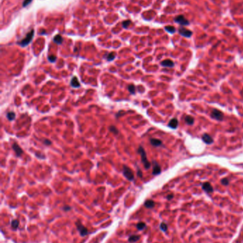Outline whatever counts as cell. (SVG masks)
Returning <instances> with one entry per match:
<instances>
[{"label":"cell","instance_id":"obj_7","mask_svg":"<svg viewBox=\"0 0 243 243\" xmlns=\"http://www.w3.org/2000/svg\"><path fill=\"white\" fill-rule=\"evenodd\" d=\"M178 32H179V34H180L182 36L186 37V38H190L193 35V32L190 30L186 28H185V27H182V26L179 28Z\"/></svg>","mask_w":243,"mask_h":243},{"label":"cell","instance_id":"obj_25","mask_svg":"<svg viewBox=\"0 0 243 243\" xmlns=\"http://www.w3.org/2000/svg\"><path fill=\"white\" fill-rule=\"evenodd\" d=\"M115 53H113V52H111V53H110V54H108L106 59H107V61H113V60L115 58Z\"/></svg>","mask_w":243,"mask_h":243},{"label":"cell","instance_id":"obj_11","mask_svg":"<svg viewBox=\"0 0 243 243\" xmlns=\"http://www.w3.org/2000/svg\"><path fill=\"white\" fill-rule=\"evenodd\" d=\"M161 66L163 67H168V68H173L174 66V63L170 59H167V60H164L161 62Z\"/></svg>","mask_w":243,"mask_h":243},{"label":"cell","instance_id":"obj_8","mask_svg":"<svg viewBox=\"0 0 243 243\" xmlns=\"http://www.w3.org/2000/svg\"><path fill=\"white\" fill-rule=\"evenodd\" d=\"M12 149L14 150V151L15 152L16 156H20L22 154H23V150L21 149L19 145L17 143H14L12 144Z\"/></svg>","mask_w":243,"mask_h":243},{"label":"cell","instance_id":"obj_6","mask_svg":"<svg viewBox=\"0 0 243 243\" xmlns=\"http://www.w3.org/2000/svg\"><path fill=\"white\" fill-rule=\"evenodd\" d=\"M76 227H77V230H79V232L81 236L84 237L88 235V229H87L86 227H84V226L81 224V223L80 221H77V222L76 223Z\"/></svg>","mask_w":243,"mask_h":243},{"label":"cell","instance_id":"obj_13","mask_svg":"<svg viewBox=\"0 0 243 243\" xmlns=\"http://www.w3.org/2000/svg\"><path fill=\"white\" fill-rule=\"evenodd\" d=\"M178 126V121L176 118H173L169 122L168 127L172 129H176Z\"/></svg>","mask_w":243,"mask_h":243},{"label":"cell","instance_id":"obj_5","mask_svg":"<svg viewBox=\"0 0 243 243\" xmlns=\"http://www.w3.org/2000/svg\"><path fill=\"white\" fill-rule=\"evenodd\" d=\"M174 21L179 24L181 26H188L190 24L189 21L183 15H178L174 19Z\"/></svg>","mask_w":243,"mask_h":243},{"label":"cell","instance_id":"obj_1","mask_svg":"<svg viewBox=\"0 0 243 243\" xmlns=\"http://www.w3.org/2000/svg\"><path fill=\"white\" fill-rule=\"evenodd\" d=\"M138 153L141 155V162L143 163V166L145 167V169H148L150 168L151 166V163L148 162V159H147V156H146V153L144 148L140 146L138 148Z\"/></svg>","mask_w":243,"mask_h":243},{"label":"cell","instance_id":"obj_32","mask_svg":"<svg viewBox=\"0 0 243 243\" xmlns=\"http://www.w3.org/2000/svg\"><path fill=\"white\" fill-rule=\"evenodd\" d=\"M44 144H45V145H47V146H50L51 144V142L50 141V140H49V139H46L44 141Z\"/></svg>","mask_w":243,"mask_h":243},{"label":"cell","instance_id":"obj_12","mask_svg":"<svg viewBox=\"0 0 243 243\" xmlns=\"http://www.w3.org/2000/svg\"><path fill=\"white\" fill-rule=\"evenodd\" d=\"M202 139H203V142L208 144H210L213 142V139L211 137V136H210L208 134H204L202 136Z\"/></svg>","mask_w":243,"mask_h":243},{"label":"cell","instance_id":"obj_31","mask_svg":"<svg viewBox=\"0 0 243 243\" xmlns=\"http://www.w3.org/2000/svg\"><path fill=\"white\" fill-rule=\"evenodd\" d=\"M32 1V0H24V1L23 2V7H27V5H29Z\"/></svg>","mask_w":243,"mask_h":243},{"label":"cell","instance_id":"obj_19","mask_svg":"<svg viewBox=\"0 0 243 243\" xmlns=\"http://www.w3.org/2000/svg\"><path fill=\"white\" fill-rule=\"evenodd\" d=\"M139 239H140V236L139 235H131V236L129 237L128 241H129V243H133L137 242Z\"/></svg>","mask_w":243,"mask_h":243},{"label":"cell","instance_id":"obj_15","mask_svg":"<svg viewBox=\"0 0 243 243\" xmlns=\"http://www.w3.org/2000/svg\"><path fill=\"white\" fill-rule=\"evenodd\" d=\"M150 142L154 147H160V146L162 145V142L160 139H155V138H151L150 139Z\"/></svg>","mask_w":243,"mask_h":243},{"label":"cell","instance_id":"obj_34","mask_svg":"<svg viewBox=\"0 0 243 243\" xmlns=\"http://www.w3.org/2000/svg\"><path fill=\"white\" fill-rule=\"evenodd\" d=\"M173 198V194H170V195H168V196H167V199L168 200H171Z\"/></svg>","mask_w":243,"mask_h":243},{"label":"cell","instance_id":"obj_2","mask_svg":"<svg viewBox=\"0 0 243 243\" xmlns=\"http://www.w3.org/2000/svg\"><path fill=\"white\" fill-rule=\"evenodd\" d=\"M34 30L32 29V30H31V31L27 34L26 37H25L24 39H22L21 41L18 42V44L20 45L21 46H22V47H25V46H27V45L32 41V39H33V37H34Z\"/></svg>","mask_w":243,"mask_h":243},{"label":"cell","instance_id":"obj_26","mask_svg":"<svg viewBox=\"0 0 243 243\" xmlns=\"http://www.w3.org/2000/svg\"><path fill=\"white\" fill-rule=\"evenodd\" d=\"M109 130L115 135H118V129L114 126H111L109 127Z\"/></svg>","mask_w":243,"mask_h":243},{"label":"cell","instance_id":"obj_35","mask_svg":"<svg viewBox=\"0 0 243 243\" xmlns=\"http://www.w3.org/2000/svg\"><path fill=\"white\" fill-rule=\"evenodd\" d=\"M70 209H71V208H70V207H68V206H66V207H64V210H66V211L69 210Z\"/></svg>","mask_w":243,"mask_h":243},{"label":"cell","instance_id":"obj_29","mask_svg":"<svg viewBox=\"0 0 243 243\" xmlns=\"http://www.w3.org/2000/svg\"><path fill=\"white\" fill-rule=\"evenodd\" d=\"M48 60L50 61V62H51V63H54L55 61H56V57L55 55H49L48 57Z\"/></svg>","mask_w":243,"mask_h":243},{"label":"cell","instance_id":"obj_30","mask_svg":"<svg viewBox=\"0 0 243 243\" xmlns=\"http://www.w3.org/2000/svg\"><path fill=\"white\" fill-rule=\"evenodd\" d=\"M221 183H222V184L223 185H225V186H227L228 184H229V180L227 179V178H223V179H222L221 180Z\"/></svg>","mask_w":243,"mask_h":243},{"label":"cell","instance_id":"obj_18","mask_svg":"<svg viewBox=\"0 0 243 243\" xmlns=\"http://www.w3.org/2000/svg\"><path fill=\"white\" fill-rule=\"evenodd\" d=\"M54 41L59 45L61 44L63 42V39L61 36V35H56L54 37Z\"/></svg>","mask_w":243,"mask_h":243},{"label":"cell","instance_id":"obj_10","mask_svg":"<svg viewBox=\"0 0 243 243\" xmlns=\"http://www.w3.org/2000/svg\"><path fill=\"white\" fill-rule=\"evenodd\" d=\"M153 175H158L161 172V169L159 164L157 162H153Z\"/></svg>","mask_w":243,"mask_h":243},{"label":"cell","instance_id":"obj_9","mask_svg":"<svg viewBox=\"0 0 243 243\" xmlns=\"http://www.w3.org/2000/svg\"><path fill=\"white\" fill-rule=\"evenodd\" d=\"M202 189L208 193H210L213 192V188L209 182L203 183V186H202Z\"/></svg>","mask_w":243,"mask_h":243},{"label":"cell","instance_id":"obj_20","mask_svg":"<svg viewBox=\"0 0 243 243\" xmlns=\"http://www.w3.org/2000/svg\"><path fill=\"white\" fill-rule=\"evenodd\" d=\"M165 30L170 34H174L176 31V28L173 27V26H166V27H165Z\"/></svg>","mask_w":243,"mask_h":243},{"label":"cell","instance_id":"obj_28","mask_svg":"<svg viewBox=\"0 0 243 243\" xmlns=\"http://www.w3.org/2000/svg\"><path fill=\"white\" fill-rule=\"evenodd\" d=\"M130 24H131V21L130 20H126V21H124L123 22V24H122V26H123V28H128L130 25Z\"/></svg>","mask_w":243,"mask_h":243},{"label":"cell","instance_id":"obj_27","mask_svg":"<svg viewBox=\"0 0 243 243\" xmlns=\"http://www.w3.org/2000/svg\"><path fill=\"white\" fill-rule=\"evenodd\" d=\"M160 228L163 232H166L167 230H168V226H167V225L165 223H162L160 225Z\"/></svg>","mask_w":243,"mask_h":243},{"label":"cell","instance_id":"obj_14","mask_svg":"<svg viewBox=\"0 0 243 243\" xmlns=\"http://www.w3.org/2000/svg\"><path fill=\"white\" fill-rule=\"evenodd\" d=\"M71 85L73 87V88H79L81 86L79 82V80L78 78L76 77V76H74L71 81Z\"/></svg>","mask_w":243,"mask_h":243},{"label":"cell","instance_id":"obj_23","mask_svg":"<svg viewBox=\"0 0 243 243\" xmlns=\"http://www.w3.org/2000/svg\"><path fill=\"white\" fill-rule=\"evenodd\" d=\"M128 90L130 94H134L135 93V86L133 84H130L128 86Z\"/></svg>","mask_w":243,"mask_h":243},{"label":"cell","instance_id":"obj_3","mask_svg":"<svg viewBox=\"0 0 243 243\" xmlns=\"http://www.w3.org/2000/svg\"><path fill=\"white\" fill-rule=\"evenodd\" d=\"M123 176L128 179V181H133L134 179V174L133 173V171L126 165H123Z\"/></svg>","mask_w":243,"mask_h":243},{"label":"cell","instance_id":"obj_33","mask_svg":"<svg viewBox=\"0 0 243 243\" xmlns=\"http://www.w3.org/2000/svg\"><path fill=\"white\" fill-rule=\"evenodd\" d=\"M138 176H139V177H141V178L142 177V173H141V170H140L139 169H138Z\"/></svg>","mask_w":243,"mask_h":243},{"label":"cell","instance_id":"obj_16","mask_svg":"<svg viewBox=\"0 0 243 243\" xmlns=\"http://www.w3.org/2000/svg\"><path fill=\"white\" fill-rule=\"evenodd\" d=\"M185 122L188 125H193L194 124V122H195V120L193 117L190 116V115H187L185 118Z\"/></svg>","mask_w":243,"mask_h":243},{"label":"cell","instance_id":"obj_17","mask_svg":"<svg viewBox=\"0 0 243 243\" xmlns=\"http://www.w3.org/2000/svg\"><path fill=\"white\" fill-rule=\"evenodd\" d=\"M144 205L147 208H153L155 206V202L152 200H148L145 202Z\"/></svg>","mask_w":243,"mask_h":243},{"label":"cell","instance_id":"obj_4","mask_svg":"<svg viewBox=\"0 0 243 243\" xmlns=\"http://www.w3.org/2000/svg\"><path fill=\"white\" fill-rule=\"evenodd\" d=\"M210 116L212 119L217 120V121H222L223 118H224V115H223V112L217 109H214L212 111Z\"/></svg>","mask_w":243,"mask_h":243},{"label":"cell","instance_id":"obj_21","mask_svg":"<svg viewBox=\"0 0 243 243\" xmlns=\"http://www.w3.org/2000/svg\"><path fill=\"white\" fill-rule=\"evenodd\" d=\"M7 119L10 121H13L14 120L15 117H16V114L14 112H9L7 114Z\"/></svg>","mask_w":243,"mask_h":243},{"label":"cell","instance_id":"obj_22","mask_svg":"<svg viewBox=\"0 0 243 243\" xmlns=\"http://www.w3.org/2000/svg\"><path fill=\"white\" fill-rule=\"evenodd\" d=\"M19 221L18 220H14L11 223L12 228L13 230H16L19 227Z\"/></svg>","mask_w":243,"mask_h":243},{"label":"cell","instance_id":"obj_24","mask_svg":"<svg viewBox=\"0 0 243 243\" xmlns=\"http://www.w3.org/2000/svg\"><path fill=\"white\" fill-rule=\"evenodd\" d=\"M146 227V223H142V222L138 223L137 224V225H136V228H137V229L138 230H143Z\"/></svg>","mask_w":243,"mask_h":243}]
</instances>
